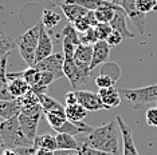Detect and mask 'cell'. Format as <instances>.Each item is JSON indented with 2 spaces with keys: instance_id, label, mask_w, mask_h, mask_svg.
I'll return each instance as SVG.
<instances>
[{
  "instance_id": "6da1fadb",
  "label": "cell",
  "mask_w": 157,
  "mask_h": 155,
  "mask_svg": "<svg viewBox=\"0 0 157 155\" xmlns=\"http://www.w3.org/2000/svg\"><path fill=\"white\" fill-rule=\"evenodd\" d=\"M122 140L121 130L117 121L105 123L95 127L83 140H79L89 147L112 155H120V142Z\"/></svg>"
},
{
  "instance_id": "7a4b0ae2",
  "label": "cell",
  "mask_w": 157,
  "mask_h": 155,
  "mask_svg": "<svg viewBox=\"0 0 157 155\" xmlns=\"http://www.w3.org/2000/svg\"><path fill=\"white\" fill-rule=\"evenodd\" d=\"M42 27H43L42 22H38L35 26L28 28L26 32L20 34L16 38V47L28 67H34L36 64V48Z\"/></svg>"
},
{
  "instance_id": "3957f363",
  "label": "cell",
  "mask_w": 157,
  "mask_h": 155,
  "mask_svg": "<svg viewBox=\"0 0 157 155\" xmlns=\"http://www.w3.org/2000/svg\"><path fill=\"white\" fill-rule=\"evenodd\" d=\"M0 136L4 140L7 149H16L22 146H34V142L24 135L20 128L17 116L0 122Z\"/></svg>"
},
{
  "instance_id": "277c9868",
  "label": "cell",
  "mask_w": 157,
  "mask_h": 155,
  "mask_svg": "<svg viewBox=\"0 0 157 155\" xmlns=\"http://www.w3.org/2000/svg\"><path fill=\"white\" fill-rule=\"evenodd\" d=\"M121 95L132 104L133 110L145 107L149 103H157V84H151L140 88H121Z\"/></svg>"
},
{
  "instance_id": "5b68a950",
  "label": "cell",
  "mask_w": 157,
  "mask_h": 155,
  "mask_svg": "<svg viewBox=\"0 0 157 155\" xmlns=\"http://www.w3.org/2000/svg\"><path fill=\"white\" fill-rule=\"evenodd\" d=\"M63 72H65V76L70 80L73 88H79L81 86H83L85 83L89 82L91 71H90V68L78 66L77 63L74 62V59H70V60H66L65 59Z\"/></svg>"
},
{
  "instance_id": "8992f818",
  "label": "cell",
  "mask_w": 157,
  "mask_h": 155,
  "mask_svg": "<svg viewBox=\"0 0 157 155\" xmlns=\"http://www.w3.org/2000/svg\"><path fill=\"white\" fill-rule=\"evenodd\" d=\"M63 64H65V55H63V52H56V54L50 55L48 58L43 59V60L38 62L35 64V67L38 70H40V71L51 72L55 76V79L58 80L65 76Z\"/></svg>"
},
{
  "instance_id": "52a82bcc",
  "label": "cell",
  "mask_w": 157,
  "mask_h": 155,
  "mask_svg": "<svg viewBox=\"0 0 157 155\" xmlns=\"http://www.w3.org/2000/svg\"><path fill=\"white\" fill-rule=\"evenodd\" d=\"M137 0H121V7L126 13V16L132 20L134 27L138 30V32L144 35L146 32V15L140 12L136 5Z\"/></svg>"
},
{
  "instance_id": "ba28073f",
  "label": "cell",
  "mask_w": 157,
  "mask_h": 155,
  "mask_svg": "<svg viewBox=\"0 0 157 155\" xmlns=\"http://www.w3.org/2000/svg\"><path fill=\"white\" fill-rule=\"evenodd\" d=\"M75 92L78 96V103L83 106L87 111L106 110L98 92H93V91H86V90H75Z\"/></svg>"
},
{
  "instance_id": "9c48e42d",
  "label": "cell",
  "mask_w": 157,
  "mask_h": 155,
  "mask_svg": "<svg viewBox=\"0 0 157 155\" xmlns=\"http://www.w3.org/2000/svg\"><path fill=\"white\" fill-rule=\"evenodd\" d=\"M116 121L118 123L120 130H121V135H122V155H140L137 151V147H136V144H134L129 126L124 122V119L121 118L120 115H117Z\"/></svg>"
},
{
  "instance_id": "30bf717a",
  "label": "cell",
  "mask_w": 157,
  "mask_h": 155,
  "mask_svg": "<svg viewBox=\"0 0 157 155\" xmlns=\"http://www.w3.org/2000/svg\"><path fill=\"white\" fill-rule=\"evenodd\" d=\"M19 119V124H20V128L22 131L24 132V135L27 136L30 140H33L36 138V131H38V126H39V119H40V115H24V114H20L17 116Z\"/></svg>"
},
{
  "instance_id": "8fae6325",
  "label": "cell",
  "mask_w": 157,
  "mask_h": 155,
  "mask_svg": "<svg viewBox=\"0 0 157 155\" xmlns=\"http://www.w3.org/2000/svg\"><path fill=\"white\" fill-rule=\"evenodd\" d=\"M110 55V45L106 40H98L97 43L93 45V60L90 64V70L93 71L98 66L108 62Z\"/></svg>"
},
{
  "instance_id": "7c38bea8",
  "label": "cell",
  "mask_w": 157,
  "mask_h": 155,
  "mask_svg": "<svg viewBox=\"0 0 157 155\" xmlns=\"http://www.w3.org/2000/svg\"><path fill=\"white\" fill-rule=\"evenodd\" d=\"M52 50H54V43L50 38L48 31L43 26L40 30V36H39V43L36 48V63L52 55Z\"/></svg>"
},
{
  "instance_id": "4fadbf2b",
  "label": "cell",
  "mask_w": 157,
  "mask_h": 155,
  "mask_svg": "<svg viewBox=\"0 0 157 155\" xmlns=\"http://www.w3.org/2000/svg\"><path fill=\"white\" fill-rule=\"evenodd\" d=\"M98 94L101 96V100L106 110H112L116 108L117 106H120L121 103V92L116 86L108 87V88H99Z\"/></svg>"
},
{
  "instance_id": "5bb4252c",
  "label": "cell",
  "mask_w": 157,
  "mask_h": 155,
  "mask_svg": "<svg viewBox=\"0 0 157 155\" xmlns=\"http://www.w3.org/2000/svg\"><path fill=\"white\" fill-rule=\"evenodd\" d=\"M22 112V104L19 99H0V118L7 119L19 116Z\"/></svg>"
},
{
  "instance_id": "9a60e30c",
  "label": "cell",
  "mask_w": 157,
  "mask_h": 155,
  "mask_svg": "<svg viewBox=\"0 0 157 155\" xmlns=\"http://www.w3.org/2000/svg\"><path fill=\"white\" fill-rule=\"evenodd\" d=\"M91 60H93V45H87V44L77 45L75 52H74V62L81 67L90 68Z\"/></svg>"
},
{
  "instance_id": "2e32d148",
  "label": "cell",
  "mask_w": 157,
  "mask_h": 155,
  "mask_svg": "<svg viewBox=\"0 0 157 155\" xmlns=\"http://www.w3.org/2000/svg\"><path fill=\"white\" fill-rule=\"evenodd\" d=\"M110 26L113 27L114 31H117V32H120L121 35H122L124 39H133L136 36L133 32H130V31L128 30V26H126V13H125L124 9L116 12L113 20L110 22Z\"/></svg>"
},
{
  "instance_id": "e0dca14e",
  "label": "cell",
  "mask_w": 157,
  "mask_h": 155,
  "mask_svg": "<svg viewBox=\"0 0 157 155\" xmlns=\"http://www.w3.org/2000/svg\"><path fill=\"white\" fill-rule=\"evenodd\" d=\"M59 7H60V9H62L63 15L66 16V19L69 20V23H71V24L89 12V9H86L85 7L74 4V3H62Z\"/></svg>"
},
{
  "instance_id": "ac0fdd59",
  "label": "cell",
  "mask_w": 157,
  "mask_h": 155,
  "mask_svg": "<svg viewBox=\"0 0 157 155\" xmlns=\"http://www.w3.org/2000/svg\"><path fill=\"white\" fill-rule=\"evenodd\" d=\"M8 92L12 96V99H19L23 95H26L28 91L31 90L30 84H28L26 80L22 79V78H12V79H8Z\"/></svg>"
},
{
  "instance_id": "d6986e66",
  "label": "cell",
  "mask_w": 157,
  "mask_h": 155,
  "mask_svg": "<svg viewBox=\"0 0 157 155\" xmlns=\"http://www.w3.org/2000/svg\"><path fill=\"white\" fill-rule=\"evenodd\" d=\"M56 143H58V150H74L78 151L81 147L79 140H77L74 138V135L65 132H56L55 135Z\"/></svg>"
},
{
  "instance_id": "ffe728a7",
  "label": "cell",
  "mask_w": 157,
  "mask_h": 155,
  "mask_svg": "<svg viewBox=\"0 0 157 155\" xmlns=\"http://www.w3.org/2000/svg\"><path fill=\"white\" fill-rule=\"evenodd\" d=\"M39 102L42 104L43 112H58V114H66L65 108L56 99L48 96L47 94H40L39 95Z\"/></svg>"
},
{
  "instance_id": "44dd1931",
  "label": "cell",
  "mask_w": 157,
  "mask_h": 155,
  "mask_svg": "<svg viewBox=\"0 0 157 155\" xmlns=\"http://www.w3.org/2000/svg\"><path fill=\"white\" fill-rule=\"evenodd\" d=\"M97 24H98V20L95 19L94 11H89L85 16H82L78 20H75V22L73 23V26L78 32L82 34V32H86L90 28H94Z\"/></svg>"
},
{
  "instance_id": "7402d4cb",
  "label": "cell",
  "mask_w": 157,
  "mask_h": 155,
  "mask_svg": "<svg viewBox=\"0 0 157 155\" xmlns=\"http://www.w3.org/2000/svg\"><path fill=\"white\" fill-rule=\"evenodd\" d=\"M7 56L0 60V99H12V96L8 92V76H7Z\"/></svg>"
},
{
  "instance_id": "603a6c76",
  "label": "cell",
  "mask_w": 157,
  "mask_h": 155,
  "mask_svg": "<svg viewBox=\"0 0 157 155\" xmlns=\"http://www.w3.org/2000/svg\"><path fill=\"white\" fill-rule=\"evenodd\" d=\"M34 147L35 149H44L50 151L58 150V143H56V138L50 134H43V135H38L34 139Z\"/></svg>"
},
{
  "instance_id": "cb8c5ba5",
  "label": "cell",
  "mask_w": 157,
  "mask_h": 155,
  "mask_svg": "<svg viewBox=\"0 0 157 155\" xmlns=\"http://www.w3.org/2000/svg\"><path fill=\"white\" fill-rule=\"evenodd\" d=\"M65 112H66V118L70 122H83V119L87 115V110L79 103L66 106Z\"/></svg>"
},
{
  "instance_id": "d4e9b609",
  "label": "cell",
  "mask_w": 157,
  "mask_h": 155,
  "mask_svg": "<svg viewBox=\"0 0 157 155\" xmlns=\"http://www.w3.org/2000/svg\"><path fill=\"white\" fill-rule=\"evenodd\" d=\"M122 7L120 5H112V7H103V8H99L97 11H94L95 19L98 20V23H110L113 20L114 15H116L117 11H121Z\"/></svg>"
},
{
  "instance_id": "484cf974",
  "label": "cell",
  "mask_w": 157,
  "mask_h": 155,
  "mask_svg": "<svg viewBox=\"0 0 157 155\" xmlns=\"http://www.w3.org/2000/svg\"><path fill=\"white\" fill-rule=\"evenodd\" d=\"M62 17H60L59 13H56L52 9H44L42 12V17H40V22L44 26L46 30H52L54 27H56L60 23Z\"/></svg>"
},
{
  "instance_id": "4316f807",
  "label": "cell",
  "mask_w": 157,
  "mask_h": 155,
  "mask_svg": "<svg viewBox=\"0 0 157 155\" xmlns=\"http://www.w3.org/2000/svg\"><path fill=\"white\" fill-rule=\"evenodd\" d=\"M15 47H16V40H13V39L10 36V35H7L6 32L0 31V60H2L3 58H6Z\"/></svg>"
},
{
  "instance_id": "83f0119b",
  "label": "cell",
  "mask_w": 157,
  "mask_h": 155,
  "mask_svg": "<svg viewBox=\"0 0 157 155\" xmlns=\"http://www.w3.org/2000/svg\"><path fill=\"white\" fill-rule=\"evenodd\" d=\"M43 114L46 116V121L52 127L54 131H56L59 127H62L65 124V122L67 121L66 114H58V112H43Z\"/></svg>"
},
{
  "instance_id": "f1b7e54d",
  "label": "cell",
  "mask_w": 157,
  "mask_h": 155,
  "mask_svg": "<svg viewBox=\"0 0 157 155\" xmlns=\"http://www.w3.org/2000/svg\"><path fill=\"white\" fill-rule=\"evenodd\" d=\"M101 74L102 75H108L110 78H113L114 80H118L121 76V68L117 63H103L102 68H101Z\"/></svg>"
},
{
  "instance_id": "f546056e",
  "label": "cell",
  "mask_w": 157,
  "mask_h": 155,
  "mask_svg": "<svg viewBox=\"0 0 157 155\" xmlns=\"http://www.w3.org/2000/svg\"><path fill=\"white\" fill-rule=\"evenodd\" d=\"M62 48H63V55H65V59H66V60L74 59V52H75L77 44L74 43V41L71 40L69 36H63Z\"/></svg>"
},
{
  "instance_id": "4dcf8cb0",
  "label": "cell",
  "mask_w": 157,
  "mask_h": 155,
  "mask_svg": "<svg viewBox=\"0 0 157 155\" xmlns=\"http://www.w3.org/2000/svg\"><path fill=\"white\" fill-rule=\"evenodd\" d=\"M136 5L138 11L145 15L152 11H157V0H137Z\"/></svg>"
},
{
  "instance_id": "1f68e13d",
  "label": "cell",
  "mask_w": 157,
  "mask_h": 155,
  "mask_svg": "<svg viewBox=\"0 0 157 155\" xmlns=\"http://www.w3.org/2000/svg\"><path fill=\"white\" fill-rule=\"evenodd\" d=\"M94 30L98 36V40H106L109 35L113 32V27L110 26V23H98L94 27Z\"/></svg>"
},
{
  "instance_id": "d6a6232c",
  "label": "cell",
  "mask_w": 157,
  "mask_h": 155,
  "mask_svg": "<svg viewBox=\"0 0 157 155\" xmlns=\"http://www.w3.org/2000/svg\"><path fill=\"white\" fill-rule=\"evenodd\" d=\"M79 39H81V44H87V45H94L98 41V36L95 34L94 28H90L86 32L79 34Z\"/></svg>"
},
{
  "instance_id": "836d02e7",
  "label": "cell",
  "mask_w": 157,
  "mask_h": 155,
  "mask_svg": "<svg viewBox=\"0 0 157 155\" xmlns=\"http://www.w3.org/2000/svg\"><path fill=\"white\" fill-rule=\"evenodd\" d=\"M62 36H69L77 45H79V44H81L79 32H78L75 28H74V26H73L71 23H70V24H67V26L62 30Z\"/></svg>"
},
{
  "instance_id": "e575fe53",
  "label": "cell",
  "mask_w": 157,
  "mask_h": 155,
  "mask_svg": "<svg viewBox=\"0 0 157 155\" xmlns=\"http://www.w3.org/2000/svg\"><path fill=\"white\" fill-rule=\"evenodd\" d=\"M114 84H116V80L108 75L99 74V75L95 78V86H97L98 88H108V87H113Z\"/></svg>"
},
{
  "instance_id": "d590c367",
  "label": "cell",
  "mask_w": 157,
  "mask_h": 155,
  "mask_svg": "<svg viewBox=\"0 0 157 155\" xmlns=\"http://www.w3.org/2000/svg\"><path fill=\"white\" fill-rule=\"evenodd\" d=\"M145 119H146V123L152 127H157V106L155 107H151L148 108L145 112Z\"/></svg>"
},
{
  "instance_id": "8d00e7d4",
  "label": "cell",
  "mask_w": 157,
  "mask_h": 155,
  "mask_svg": "<svg viewBox=\"0 0 157 155\" xmlns=\"http://www.w3.org/2000/svg\"><path fill=\"white\" fill-rule=\"evenodd\" d=\"M78 155H112V154L95 150V149H93V147H89L86 144L81 143V147H79V150H78Z\"/></svg>"
},
{
  "instance_id": "74e56055",
  "label": "cell",
  "mask_w": 157,
  "mask_h": 155,
  "mask_svg": "<svg viewBox=\"0 0 157 155\" xmlns=\"http://www.w3.org/2000/svg\"><path fill=\"white\" fill-rule=\"evenodd\" d=\"M122 40H124V36H122V35H121L120 32L114 31V30H113V32L109 35V38L106 39V41H108V44L110 45V48L117 47V45H118Z\"/></svg>"
},
{
  "instance_id": "f35d334b",
  "label": "cell",
  "mask_w": 157,
  "mask_h": 155,
  "mask_svg": "<svg viewBox=\"0 0 157 155\" xmlns=\"http://www.w3.org/2000/svg\"><path fill=\"white\" fill-rule=\"evenodd\" d=\"M65 102H66V106H71V104H77L78 103V96H77V92L75 91H69L65 96Z\"/></svg>"
},
{
  "instance_id": "ab89813d",
  "label": "cell",
  "mask_w": 157,
  "mask_h": 155,
  "mask_svg": "<svg viewBox=\"0 0 157 155\" xmlns=\"http://www.w3.org/2000/svg\"><path fill=\"white\" fill-rule=\"evenodd\" d=\"M35 155H54V151H50V150H44V149H38Z\"/></svg>"
},
{
  "instance_id": "60d3db41",
  "label": "cell",
  "mask_w": 157,
  "mask_h": 155,
  "mask_svg": "<svg viewBox=\"0 0 157 155\" xmlns=\"http://www.w3.org/2000/svg\"><path fill=\"white\" fill-rule=\"evenodd\" d=\"M2 155H19V154H17V151L15 149H6Z\"/></svg>"
},
{
  "instance_id": "b9f144b4",
  "label": "cell",
  "mask_w": 157,
  "mask_h": 155,
  "mask_svg": "<svg viewBox=\"0 0 157 155\" xmlns=\"http://www.w3.org/2000/svg\"><path fill=\"white\" fill-rule=\"evenodd\" d=\"M7 149V146H6V143H4V140H3V138L0 136V155L3 154V151H4Z\"/></svg>"
},
{
  "instance_id": "7bdbcfd3",
  "label": "cell",
  "mask_w": 157,
  "mask_h": 155,
  "mask_svg": "<svg viewBox=\"0 0 157 155\" xmlns=\"http://www.w3.org/2000/svg\"><path fill=\"white\" fill-rule=\"evenodd\" d=\"M50 2H52V4H55V5H60L62 3H65L66 0H50Z\"/></svg>"
},
{
  "instance_id": "ee69618b",
  "label": "cell",
  "mask_w": 157,
  "mask_h": 155,
  "mask_svg": "<svg viewBox=\"0 0 157 155\" xmlns=\"http://www.w3.org/2000/svg\"><path fill=\"white\" fill-rule=\"evenodd\" d=\"M66 155H78V151H74V150H70L69 153H67Z\"/></svg>"
},
{
  "instance_id": "f6af8a7d",
  "label": "cell",
  "mask_w": 157,
  "mask_h": 155,
  "mask_svg": "<svg viewBox=\"0 0 157 155\" xmlns=\"http://www.w3.org/2000/svg\"><path fill=\"white\" fill-rule=\"evenodd\" d=\"M0 9H4V7H3L2 4H0Z\"/></svg>"
},
{
  "instance_id": "bcb514c9",
  "label": "cell",
  "mask_w": 157,
  "mask_h": 155,
  "mask_svg": "<svg viewBox=\"0 0 157 155\" xmlns=\"http://www.w3.org/2000/svg\"><path fill=\"white\" fill-rule=\"evenodd\" d=\"M156 106H157V103H156Z\"/></svg>"
}]
</instances>
